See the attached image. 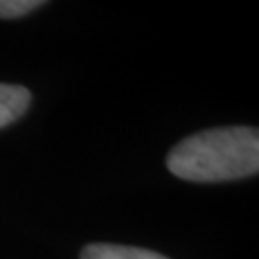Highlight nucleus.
<instances>
[{
	"instance_id": "f03ea898",
	"label": "nucleus",
	"mask_w": 259,
	"mask_h": 259,
	"mask_svg": "<svg viewBox=\"0 0 259 259\" xmlns=\"http://www.w3.org/2000/svg\"><path fill=\"white\" fill-rule=\"evenodd\" d=\"M31 104V93L19 84L0 83V129L18 121Z\"/></svg>"
},
{
	"instance_id": "7ed1b4c3",
	"label": "nucleus",
	"mask_w": 259,
	"mask_h": 259,
	"mask_svg": "<svg viewBox=\"0 0 259 259\" xmlns=\"http://www.w3.org/2000/svg\"><path fill=\"white\" fill-rule=\"evenodd\" d=\"M81 259H169L161 253L117 244H89L81 251Z\"/></svg>"
},
{
	"instance_id": "20e7f679",
	"label": "nucleus",
	"mask_w": 259,
	"mask_h": 259,
	"mask_svg": "<svg viewBox=\"0 0 259 259\" xmlns=\"http://www.w3.org/2000/svg\"><path fill=\"white\" fill-rule=\"evenodd\" d=\"M42 4L45 2H40V0H0V18H21L25 14H31L33 10H37Z\"/></svg>"
},
{
	"instance_id": "f257e3e1",
	"label": "nucleus",
	"mask_w": 259,
	"mask_h": 259,
	"mask_svg": "<svg viewBox=\"0 0 259 259\" xmlns=\"http://www.w3.org/2000/svg\"><path fill=\"white\" fill-rule=\"evenodd\" d=\"M167 169L190 183H223L255 175L259 133L253 127L200 131L169 152Z\"/></svg>"
}]
</instances>
